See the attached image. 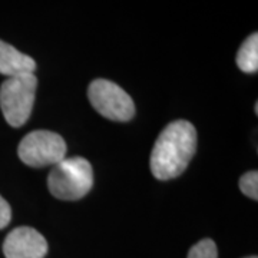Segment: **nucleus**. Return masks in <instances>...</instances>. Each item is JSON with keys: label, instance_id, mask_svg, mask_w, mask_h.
I'll return each mask as SVG.
<instances>
[{"label": "nucleus", "instance_id": "obj_8", "mask_svg": "<svg viewBox=\"0 0 258 258\" xmlns=\"http://www.w3.org/2000/svg\"><path fill=\"white\" fill-rule=\"evenodd\" d=\"M237 64L245 74H255L258 69V35H249L237 53Z\"/></svg>", "mask_w": 258, "mask_h": 258}, {"label": "nucleus", "instance_id": "obj_4", "mask_svg": "<svg viewBox=\"0 0 258 258\" xmlns=\"http://www.w3.org/2000/svg\"><path fill=\"white\" fill-rule=\"evenodd\" d=\"M64 139L52 131L39 129L28 134L20 141L19 158L23 164L33 168L56 165L66 158Z\"/></svg>", "mask_w": 258, "mask_h": 258}, {"label": "nucleus", "instance_id": "obj_11", "mask_svg": "<svg viewBox=\"0 0 258 258\" xmlns=\"http://www.w3.org/2000/svg\"><path fill=\"white\" fill-rule=\"evenodd\" d=\"M12 220V208L9 203L0 195V230L9 225Z\"/></svg>", "mask_w": 258, "mask_h": 258}, {"label": "nucleus", "instance_id": "obj_7", "mask_svg": "<svg viewBox=\"0 0 258 258\" xmlns=\"http://www.w3.org/2000/svg\"><path fill=\"white\" fill-rule=\"evenodd\" d=\"M36 69V62L9 43L0 40V74L8 78L19 75L33 74Z\"/></svg>", "mask_w": 258, "mask_h": 258}, {"label": "nucleus", "instance_id": "obj_3", "mask_svg": "<svg viewBox=\"0 0 258 258\" xmlns=\"http://www.w3.org/2000/svg\"><path fill=\"white\" fill-rule=\"evenodd\" d=\"M37 79L35 74L8 78L0 86V108L5 119L13 128L28 122L36 96Z\"/></svg>", "mask_w": 258, "mask_h": 258}, {"label": "nucleus", "instance_id": "obj_2", "mask_svg": "<svg viewBox=\"0 0 258 258\" xmlns=\"http://www.w3.org/2000/svg\"><path fill=\"white\" fill-rule=\"evenodd\" d=\"M93 172L91 164L81 157L64 158L53 165L47 186L53 197L64 201L81 200L91 191Z\"/></svg>", "mask_w": 258, "mask_h": 258}, {"label": "nucleus", "instance_id": "obj_12", "mask_svg": "<svg viewBox=\"0 0 258 258\" xmlns=\"http://www.w3.org/2000/svg\"><path fill=\"white\" fill-rule=\"evenodd\" d=\"M247 258H257L255 255H252V257H247Z\"/></svg>", "mask_w": 258, "mask_h": 258}, {"label": "nucleus", "instance_id": "obj_9", "mask_svg": "<svg viewBox=\"0 0 258 258\" xmlns=\"http://www.w3.org/2000/svg\"><path fill=\"white\" fill-rule=\"evenodd\" d=\"M188 258H218L215 242L210 238L197 242L188 252Z\"/></svg>", "mask_w": 258, "mask_h": 258}, {"label": "nucleus", "instance_id": "obj_1", "mask_svg": "<svg viewBox=\"0 0 258 258\" xmlns=\"http://www.w3.org/2000/svg\"><path fill=\"white\" fill-rule=\"evenodd\" d=\"M197 149V131L188 120L171 122L158 137L151 154V171L157 179L168 181L179 176Z\"/></svg>", "mask_w": 258, "mask_h": 258}, {"label": "nucleus", "instance_id": "obj_10", "mask_svg": "<svg viewBox=\"0 0 258 258\" xmlns=\"http://www.w3.org/2000/svg\"><path fill=\"white\" fill-rule=\"evenodd\" d=\"M240 189L248 198L257 201L258 200V172L249 171L240 178Z\"/></svg>", "mask_w": 258, "mask_h": 258}, {"label": "nucleus", "instance_id": "obj_5", "mask_svg": "<svg viewBox=\"0 0 258 258\" xmlns=\"http://www.w3.org/2000/svg\"><path fill=\"white\" fill-rule=\"evenodd\" d=\"M88 96L92 106L102 116L116 122H126L135 115V103L116 83L96 79L89 85Z\"/></svg>", "mask_w": 258, "mask_h": 258}, {"label": "nucleus", "instance_id": "obj_6", "mask_svg": "<svg viewBox=\"0 0 258 258\" xmlns=\"http://www.w3.org/2000/svg\"><path fill=\"white\" fill-rule=\"evenodd\" d=\"M3 252L6 258H43L47 252V242L35 228L19 227L6 237Z\"/></svg>", "mask_w": 258, "mask_h": 258}]
</instances>
